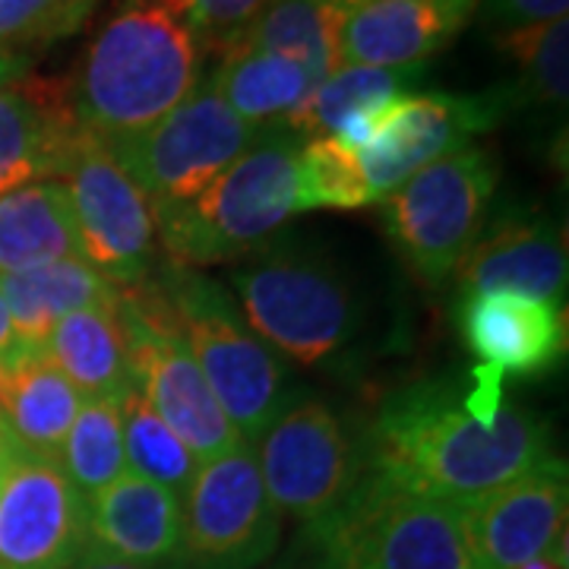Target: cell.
<instances>
[{
  "instance_id": "14",
  "label": "cell",
  "mask_w": 569,
  "mask_h": 569,
  "mask_svg": "<svg viewBox=\"0 0 569 569\" xmlns=\"http://www.w3.org/2000/svg\"><path fill=\"white\" fill-rule=\"evenodd\" d=\"M86 545V497L54 459L13 447L0 478V569H70Z\"/></svg>"
},
{
  "instance_id": "34",
  "label": "cell",
  "mask_w": 569,
  "mask_h": 569,
  "mask_svg": "<svg viewBox=\"0 0 569 569\" xmlns=\"http://www.w3.org/2000/svg\"><path fill=\"white\" fill-rule=\"evenodd\" d=\"M478 10H481V20L493 26L497 32H503V29H519V26L567 20L569 0H481Z\"/></svg>"
},
{
  "instance_id": "1",
  "label": "cell",
  "mask_w": 569,
  "mask_h": 569,
  "mask_svg": "<svg viewBox=\"0 0 569 569\" xmlns=\"http://www.w3.org/2000/svg\"><path fill=\"white\" fill-rule=\"evenodd\" d=\"M550 462V430L509 399L507 380L488 367H475L468 380L430 377L399 389L377 411L365 443V471L449 507Z\"/></svg>"
},
{
  "instance_id": "41",
  "label": "cell",
  "mask_w": 569,
  "mask_h": 569,
  "mask_svg": "<svg viewBox=\"0 0 569 569\" xmlns=\"http://www.w3.org/2000/svg\"><path fill=\"white\" fill-rule=\"evenodd\" d=\"M3 430H7V427H3V418H0V433H3Z\"/></svg>"
},
{
  "instance_id": "35",
  "label": "cell",
  "mask_w": 569,
  "mask_h": 569,
  "mask_svg": "<svg viewBox=\"0 0 569 569\" xmlns=\"http://www.w3.org/2000/svg\"><path fill=\"white\" fill-rule=\"evenodd\" d=\"M39 351H32V348L26 346L20 339V332H17V326L10 320V310L3 305V298H0V380H7L10 373H17L26 361H32ZM44 355V351H41Z\"/></svg>"
},
{
  "instance_id": "17",
  "label": "cell",
  "mask_w": 569,
  "mask_h": 569,
  "mask_svg": "<svg viewBox=\"0 0 569 569\" xmlns=\"http://www.w3.org/2000/svg\"><path fill=\"white\" fill-rule=\"evenodd\" d=\"M459 336L478 367L500 380L545 373L567 355V310L516 291L468 295L456 310Z\"/></svg>"
},
{
  "instance_id": "33",
  "label": "cell",
  "mask_w": 569,
  "mask_h": 569,
  "mask_svg": "<svg viewBox=\"0 0 569 569\" xmlns=\"http://www.w3.org/2000/svg\"><path fill=\"white\" fill-rule=\"evenodd\" d=\"M168 3L190 26L197 48L219 61L241 48L250 26L269 7V0H168Z\"/></svg>"
},
{
  "instance_id": "2",
  "label": "cell",
  "mask_w": 569,
  "mask_h": 569,
  "mask_svg": "<svg viewBox=\"0 0 569 569\" xmlns=\"http://www.w3.org/2000/svg\"><path fill=\"white\" fill-rule=\"evenodd\" d=\"M197 82L200 48L181 13L168 0H123L67 89L82 130L114 146L162 121Z\"/></svg>"
},
{
  "instance_id": "3",
  "label": "cell",
  "mask_w": 569,
  "mask_h": 569,
  "mask_svg": "<svg viewBox=\"0 0 569 569\" xmlns=\"http://www.w3.org/2000/svg\"><path fill=\"white\" fill-rule=\"evenodd\" d=\"M305 140L282 123L266 127L244 156L187 203L156 206V231L178 269L247 260L298 216V156Z\"/></svg>"
},
{
  "instance_id": "8",
  "label": "cell",
  "mask_w": 569,
  "mask_h": 569,
  "mask_svg": "<svg viewBox=\"0 0 569 569\" xmlns=\"http://www.w3.org/2000/svg\"><path fill=\"white\" fill-rule=\"evenodd\" d=\"M497 190V162L488 149L466 146L411 174L383 203L387 238L425 284L456 276Z\"/></svg>"
},
{
  "instance_id": "10",
  "label": "cell",
  "mask_w": 569,
  "mask_h": 569,
  "mask_svg": "<svg viewBox=\"0 0 569 569\" xmlns=\"http://www.w3.org/2000/svg\"><path fill=\"white\" fill-rule=\"evenodd\" d=\"M260 133V127L241 121L206 80L197 82V89L162 121L108 149L156 209L193 200L216 174L244 156Z\"/></svg>"
},
{
  "instance_id": "22",
  "label": "cell",
  "mask_w": 569,
  "mask_h": 569,
  "mask_svg": "<svg viewBox=\"0 0 569 569\" xmlns=\"http://www.w3.org/2000/svg\"><path fill=\"white\" fill-rule=\"evenodd\" d=\"M0 298L22 342L41 355L61 317L82 307L114 305L118 284L108 282L80 257H70L0 276Z\"/></svg>"
},
{
  "instance_id": "39",
  "label": "cell",
  "mask_w": 569,
  "mask_h": 569,
  "mask_svg": "<svg viewBox=\"0 0 569 569\" xmlns=\"http://www.w3.org/2000/svg\"><path fill=\"white\" fill-rule=\"evenodd\" d=\"M10 452H13V440H10V433L3 430V433H0V478H3V468L10 462Z\"/></svg>"
},
{
  "instance_id": "30",
  "label": "cell",
  "mask_w": 569,
  "mask_h": 569,
  "mask_svg": "<svg viewBox=\"0 0 569 569\" xmlns=\"http://www.w3.org/2000/svg\"><path fill=\"white\" fill-rule=\"evenodd\" d=\"M118 411H121L127 471L140 475L146 481H156L181 497L190 478L197 475L200 459L183 447L181 437L142 399L140 389H130L118 402Z\"/></svg>"
},
{
  "instance_id": "15",
  "label": "cell",
  "mask_w": 569,
  "mask_h": 569,
  "mask_svg": "<svg viewBox=\"0 0 569 569\" xmlns=\"http://www.w3.org/2000/svg\"><path fill=\"white\" fill-rule=\"evenodd\" d=\"M567 466L557 459L459 507L475 569H519L567 548Z\"/></svg>"
},
{
  "instance_id": "7",
  "label": "cell",
  "mask_w": 569,
  "mask_h": 569,
  "mask_svg": "<svg viewBox=\"0 0 569 569\" xmlns=\"http://www.w3.org/2000/svg\"><path fill=\"white\" fill-rule=\"evenodd\" d=\"M114 307L127 332L137 389L183 447L206 462L244 443L193 361L159 276L121 284Z\"/></svg>"
},
{
  "instance_id": "27",
  "label": "cell",
  "mask_w": 569,
  "mask_h": 569,
  "mask_svg": "<svg viewBox=\"0 0 569 569\" xmlns=\"http://www.w3.org/2000/svg\"><path fill=\"white\" fill-rule=\"evenodd\" d=\"M209 82L241 121L260 130L295 114L317 86L301 63L263 51H231Z\"/></svg>"
},
{
  "instance_id": "16",
  "label": "cell",
  "mask_w": 569,
  "mask_h": 569,
  "mask_svg": "<svg viewBox=\"0 0 569 569\" xmlns=\"http://www.w3.org/2000/svg\"><path fill=\"white\" fill-rule=\"evenodd\" d=\"M569 279L567 238L560 224L541 212H503L481 228L456 284L468 295L516 291L538 301L563 305Z\"/></svg>"
},
{
  "instance_id": "5",
  "label": "cell",
  "mask_w": 569,
  "mask_h": 569,
  "mask_svg": "<svg viewBox=\"0 0 569 569\" xmlns=\"http://www.w3.org/2000/svg\"><path fill=\"white\" fill-rule=\"evenodd\" d=\"M159 282L224 418L244 443H257L266 427L298 399L284 361L257 339L222 284L203 272L168 266Z\"/></svg>"
},
{
  "instance_id": "38",
  "label": "cell",
  "mask_w": 569,
  "mask_h": 569,
  "mask_svg": "<svg viewBox=\"0 0 569 569\" xmlns=\"http://www.w3.org/2000/svg\"><path fill=\"white\" fill-rule=\"evenodd\" d=\"M519 569H567V550L557 548L545 553V557H538V560H529V563H522Z\"/></svg>"
},
{
  "instance_id": "4",
  "label": "cell",
  "mask_w": 569,
  "mask_h": 569,
  "mask_svg": "<svg viewBox=\"0 0 569 569\" xmlns=\"http://www.w3.org/2000/svg\"><path fill=\"white\" fill-rule=\"evenodd\" d=\"M231 284L257 339L295 365H329L361 332L365 307L351 279L307 247L269 241L231 272Z\"/></svg>"
},
{
  "instance_id": "25",
  "label": "cell",
  "mask_w": 569,
  "mask_h": 569,
  "mask_svg": "<svg viewBox=\"0 0 569 569\" xmlns=\"http://www.w3.org/2000/svg\"><path fill=\"white\" fill-rule=\"evenodd\" d=\"M425 67H365L346 63L332 77L313 86L307 102L282 121L301 140L336 137L355 114L380 108V104L411 96V89L421 82Z\"/></svg>"
},
{
  "instance_id": "19",
  "label": "cell",
  "mask_w": 569,
  "mask_h": 569,
  "mask_svg": "<svg viewBox=\"0 0 569 569\" xmlns=\"http://www.w3.org/2000/svg\"><path fill=\"white\" fill-rule=\"evenodd\" d=\"M481 0H367L339 32L342 63L425 67L471 20Z\"/></svg>"
},
{
  "instance_id": "9",
  "label": "cell",
  "mask_w": 569,
  "mask_h": 569,
  "mask_svg": "<svg viewBox=\"0 0 569 569\" xmlns=\"http://www.w3.org/2000/svg\"><path fill=\"white\" fill-rule=\"evenodd\" d=\"M279 538L282 516L266 493L253 443L200 462L181 493L183 569H257Z\"/></svg>"
},
{
  "instance_id": "12",
  "label": "cell",
  "mask_w": 569,
  "mask_h": 569,
  "mask_svg": "<svg viewBox=\"0 0 569 569\" xmlns=\"http://www.w3.org/2000/svg\"><path fill=\"white\" fill-rule=\"evenodd\" d=\"M58 181L73 203L82 260L118 288L149 279L159 250L156 209L114 152L86 130Z\"/></svg>"
},
{
  "instance_id": "40",
  "label": "cell",
  "mask_w": 569,
  "mask_h": 569,
  "mask_svg": "<svg viewBox=\"0 0 569 569\" xmlns=\"http://www.w3.org/2000/svg\"><path fill=\"white\" fill-rule=\"evenodd\" d=\"M323 3H329V7H336L339 13H348V10L361 7V3H367V0H323Z\"/></svg>"
},
{
  "instance_id": "37",
  "label": "cell",
  "mask_w": 569,
  "mask_h": 569,
  "mask_svg": "<svg viewBox=\"0 0 569 569\" xmlns=\"http://www.w3.org/2000/svg\"><path fill=\"white\" fill-rule=\"evenodd\" d=\"M26 70H29V61L22 58L20 51H10V48L0 44V89H7V86L22 80Z\"/></svg>"
},
{
  "instance_id": "18",
  "label": "cell",
  "mask_w": 569,
  "mask_h": 569,
  "mask_svg": "<svg viewBox=\"0 0 569 569\" xmlns=\"http://www.w3.org/2000/svg\"><path fill=\"white\" fill-rule=\"evenodd\" d=\"M82 133L67 80L26 73L0 89V193L32 181H58Z\"/></svg>"
},
{
  "instance_id": "13",
  "label": "cell",
  "mask_w": 569,
  "mask_h": 569,
  "mask_svg": "<svg viewBox=\"0 0 569 569\" xmlns=\"http://www.w3.org/2000/svg\"><path fill=\"white\" fill-rule=\"evenodd\" d=\"M512 111L516 102L507 86L471 96L427 92L387 102L377 111L370 142L358 149V162L373 203L387 200L392 190H399L430 162L466 149L471 137L497 127Z\"/></svg>"
},
{
  "instance_id": "23",
  "label": "cell",
  "mask_w": 569,
  "mask_h": 569,
  "mask_svg": "<svg viewBox=\"0 0 569 569\" xmlns=\"http://www.w3.org/2000/svg\"><path fill=\"white\" fill-rule=\"evenodd\" d=\"M80 257L73 203L61 181H32L0 193V276Z\"/></svg>"
},
{
  "instance_id": "32",
  "label": "cell",
  "mask_w": 569,
  "mask_h": 569,
  "mask_svg": "<svg viewBox=\"0 0 569 569\" xmlns=\"http://www.w3.org/2000/svg\"><path fill=\"white\" fill-rule=\"evenodd\" d=\"M99 0H0V44L10 51L41 48L73 36Z\"/></svg>"
},
{
  "instance_id": "31",
  "label": "cell",
  "mask_w": 569,
  "mask_h": 569,
  "mask_svg": "<svg viewBox=\"0 0 569 569\" xmlns=\"http://www.w3.org/2000/svg\"><path fill=\"white\" fill-rule=\"evenodd\" d=\"M373 203L358 152L336 137H317L298 156V209H361Z\"/></svg>"
},
{
  "instance_id": "6",
  "label": "cell",
  "mask_w": 569,
  "mask_h": 569,
  "mask_svg": "<svg viewBox=\"0 0 569 569\" xmlns=\"http://www.w3.org/2000/svg\"><path fill=\"white\" fill-rule=\"evenodd\" d=\"M313 569H475L459 507L411 497L365 471L351 497L307 529Z\"/></svg>"
},
{
  "instance_id": "21",
  "label": "cell",
  "mask_w": 569,
  "mask_h": 569,
  "mask_svg": "<svg viewBox=\"0 0 569 569\" xmlns=\"http://www.w3.org/2000/svg\"><path fill=\"white\" fill-rule=\"evenodd\" d=\"M114 305L82 307L67 313L44 342V358L80 389L82 399L121 402L130 389H137L127 332Z\"/></svg>"
},
{
  "instance_id": "28",
  "label": "cell",
  "mask_w": 569,
  "mask_h": 569,
  "mask_svg": "<svg viewBox=\"0 0 569 569\" xmlns=\"http://www.w3.org/2000/svg\"><path fill=\"white\" fill-rule=\"evenodd\" d=\"M497 48L516 67L509 96L516 108L548 104L567 108L569 96V22H538L497 32Z\"/></svg>"
},
{
  "instance_id": "29",
  "label": "cell",
  "mask_w": 569,
  "mask_h": 569,
  "mask_svg": "<svg viewBox=\"0 0 569 569\" xmlns=\"http://www.w3.org/2000/svg\"><path fill=\"white\" fill-rule=\"evenodd\" d=\"M58 466L67 481L89 500L92 493L108 488L127 475V456H123L121 411L111 399H86L80 415L63 437L58 452Z\"/></svg>"
},
{
  "instance_id": "20",
  "label": "cell",
  "mask_w": 569,
  "mask_h": 569,
  "mask_svg": "<svg viewBox=\"0 0 569 569\" xmlns=\"http://www.w3.org/2000/svg\"><path fill=\"white\" fill-rule=\"evenodd\" d=\"M86 550L140 567L181 563V497L140 475H121L86 500Z\"/></svg>"
},
{
  "instance_id": "24",
  "label": "cell",
  "mask_w": 569,
  "mask_h": 569,
  "mask_svg": "<svg viewBox=\"0 0 569 569\" xmlns=\"http://www.w3.org/2000/svg\"><path fill=\"white\" fill-rule=\"evenodd\" d=\"M80 389L63 377L58 367L44 355H36L32 361L0 380V418L13 440V447L54 459L63 447V437L73 425V418L82 408Z\"/></svg>"
},
{
  "instance_id": "26",
  "label": "cell",
  "mask_w": 569,
  "mask_h": 569,
  "mask_svg": "<svg viewBox=\"0 0 569 569\" xmlns=\"http://www.w3.org/2000/svg\"><path fill=\"white\" fill-rule=\"evenodd\" d=\"M342 20L346 13L323 0H269L238 51L279 54L301 63L313 82H323L346 67L339 44Z\"/></svg>"
},
{
  "instance_id": "11",
  "label": "cell",
  "mask_w": 569,
  "mask_h": 569,
  "mask_svg": "<svg viewBox=\"0 0 569 569\" xmlns=\"http://www.w3.org/2000/svg\"><path fill=\"white\" fill-rule=\"evenodd\" d=\"M253 452L276 512L307 529L329 519L365 478V452L317 399H295L260 433Z\"/></svg>"
},
{
  "instance_id": "36",
  "label": "cell",
  "mask_w": 569,
  "mask_h": 569,
  "mask_svg": "<svg viewBox=\"0 0 569 569\" xmlns=\"http://www.w3.org/2000/svg\"><path fill=\"white\" fill-rule=\"evenodd\" d=\"M70 569H183L181 563H168V567H140V563H123V560H114V557H102V553H92L86 550L80 560Z\"/></svg>"
}]
</instances>
